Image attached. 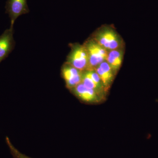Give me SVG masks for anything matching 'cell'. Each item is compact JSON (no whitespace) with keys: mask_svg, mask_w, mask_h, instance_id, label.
<instances>
[{"mask_svg":"<svg viewBox=\"0 0 158 158\" xmlns=\"http://www.w3.org/2000/svg\"><path fill=\"white\" fill-rule=\"evenodd\" d=\"M91 37L108 52L123 48L122 38L115 29L110 26H103L99 28Z\"/></svg>","mask_w":158,"mask_h":158,"instance_id":"6da1fadb","label":"cell"},{"mask_svg":"<svg viewBox=\"0 0 158 158\" xmlns=\"http://www.w3.org/2000/svg\"><path fill=\"white\" fill-rule=\"evenodd\" d=\"M83 44L88 54V66L87 70H95L99 65L106 61L108 52L91 37L88 38Z\"/></svg>","mask_w":158,"mask_h":158,"instance_id":"7a4b0ae2","label":"cell"},{"mask_svg":"<svg viewBox=\"0 0 158 158\" xmlns=\"http://www.w3.org/2000/svg\"><path fill=\"white\" fill-rule=\"evenodd\" d=\"M70 53L66 62L81 71L87 70L88 66V56L84 44L76 43L71 44Z\"/></svg>","mask_w":158,"mask_h":158,"instance_id":"3957f363","label":"cell"},{"mask_svg":"<svg viewBox=\"0 0 158 158\" xmlns=\"http://www.w3.org/2000/svg\"><path fill=\"white\" fill-rule=\"evenodd\" d=\"M61 74L65 81L66 88L70 90L81 83L83 72L67 62L62 66Z\"/></svg>","mask_w":158,"mask_h":158,"instance_id":"277c9868","label":"cell"},{"mask_svg":"<svg viewBox=\"0 0 158 158\" xmlns=\"http://www.w3.org/2000/svg\"><path fill=\"white\" fill-rule=\"evenodd\" d=\"M6 11L11 21V27L13 28L16 19L22 15L27 14L30 11L27 0H8Z\"/></svg>","mask_w":158,"mask_h":158,"instance_id":"5b68a950","label":"cell"},{"mask_svg":"<svg viewBox=\"0 0 158 158\" xmlns=\"http://www.w3.org/2000/svg\"><path fill=\"white\" fill-rule=\"evenodd\" d=\"M81 83L88 88L93 89L101 97L106 92L99 77L95 70L83 72Z\"/></svg>","mask_w":158,"mask_h":158,"instance_id":"8992f818","label":"cell"},{"mask_svg":"<svg viewBox=\"0 0 158 158\" xmlns=\"http://www.w3.org/2000/svg\"><path fill=\"white\" fill-rule=\"evenodd\" d=\"M13 33V28L10 27L0 36V63L14 49L15 41Z\"/></svg>","mask_w":158,"mask_h":158,"instance_id":"52a82bcc","label":"cell"},{"mask_svg":"<svg viewBox=\"0 0 158 158\" xmlns=\"http://www.w3.org/2000/svg\"><path fill=\"white\" fill-rule=\"evenodd\" d=\"M71 90L78 98L86 102H97L102 98L95 90L87 88L82 83L77 85Z\"/></svg>","mask_w":158,"mask_h":158,"instance_id":"ba28073f","label":"cell"},{"mask_svg":"<svg viewBox=\"0 0 158 158\" xmlns=\"http://www.w3.org/2000/svg\"><path fill=\"white\" fill-rule=\"evenodd\" d=\"M95 70L99 77L105 90L107 92L112 85L116 73L106 61L99 65Z\"/></svg>","mask_w":158,"mask_h":158,"instance_id":"9c48e42d","label":"cell"},{"mask_svg":"<svg viewBox=\"0 0 158 158\" xmlns=\"http://www.w3.org/2000/svg\"><path fill=\"white\" fill-rule=\"evenodd\" d=\"M123 48L108 52L106 62H107L115 73L121 67L123 59Z\"/></svg>","mask_w":158,"mask_h":158,"instance_id":"30bf717a","label":"cell"},{"mask_svg":"<svg viewBox=\"0 0 158 158\" xmlns=\"http://www.w3.org/2000/svg\"><path fill=\"white\" fill-rule=\"evenodd\" d=\"M6 141L8 146H9V149L11 151V154L15 158H32L30 157L27 156L22 153L21 152H20L18 150L16 149L15 147L13 146V144L11 143L10 139L8 138V137H6Z\"/></svg>","mask_w":158,"mask_h":158,"instance_id":"8fae6325","label":"cell"}]
</instances>
